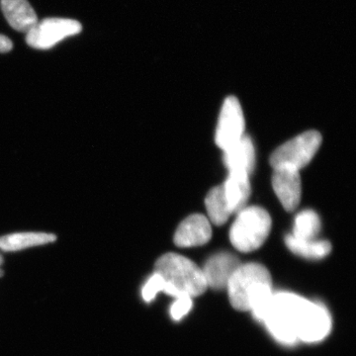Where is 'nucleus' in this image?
Instances as JSON below:
<instances>
[{"label":"nucleus","mask_w":356,"mask_h":356,"mask_svg":"<svg viewBox=\"0 0 356 356\" xmlns=\"http://www.w3.org/2000/svg\"><path fill=\"white\" fill-rule=\"evenodd\" d=\"M229 302L238 311H250L259 322L273 294V280L262 264H241L227 286Z\"/></svg>","instance_id":"obj_1"},{"label":"nucleus","mask_w":356,"mask_h":356,"mask_svg":"<svg viewBox=\"0 0 356 356\" xmlns=\"http://www.w3.org/2000/svg\"><path fill=\"white\" fill-rule=\"evenodd\" d=\"M308 300L291 292H273L261 322L280 343L292 346L298 341L302 315Z\"/></svg>","instance_id":"obj_2"},{"label":"nucleus","mask_w":356,"mask_h":356,"mask_svg":"<svg viewBox=\"0 0 356 356\" xmlns=\"http://www.w3.org/2000/svg\"><path fill=\"white\" fill-rule=\"evenodd\" d=\"M154 273L180 294L194 298L207 289L202 269L191 259L177 254H166L159 257L154 266Z\"/></svg>","instance_id":"obj_3"},{"label":"nucleus","mask_w":356,"mask_h":356,"mask_svg":"<svg viewBox=\"0 0 356 356\" xmlns=\"http://www.w3.org/2000/svg\"><path fill=\"white\" fill-rule=\"evenodd\" d=\"M271 218L259 206L245 207L238 213L229 231V241L238 252L257 250L266 242L271 229Z\"/></svg>","instance_id":"obj_4"},{"label":"nucleus","mask_w":356,"mask_h":356,"mask_svg":"<svg viewBox=\"0 0 356 356\" xmlns=\"http://www.w3.org/2000/svg\"><path fill=\"white\" fill-rule=\"evenodd\" d=\"M322 144V135L317 131H307L277 147L270 156V165L290 166L299 170L311 163Z\"/></svg>","instance_id":"obj_5"},{"label":"nucleus","mask_w":356,"mask_h":356,"mask_svg":"<svg viewBox=\"0 0 356 356\" xmlns=\"http://www.w3.org/2000/svg\"><path fill=\"white\" fill-rule=\"evenodd\" d=\"M83 30L81 22L64 18H46L26 33L28 46L37 50H49L67 37L79 34Z\"/></svg>","instance_id":"obj_6"},{"label":"nucleus","mask_w":356,"mask_h":356,"mask_svg":"<svg viewBox=\"0 0 356 356\" xmlns=\"http://www.w3.org/2000/svg\"><path fill=\"white\" fill-rule=\"evenodd\" d=\"M245 136V117L242 106L235 96H229L222 104L216 129L215 142L226 151Z\"/></svg>","instance_id":"obj_7"},{"label":"nucleus","mask_w":356,"mask_h":356,"mask_svg":"<svg viewBox=\"0 0 356 356\" xmlns=\"http://www.w3.org/2000/svg\"><path fill=\"white\" fill-rule=\"evenodd\" d=\"M331 330L332 318L327 309L308 300L299 325L298 341L318 343L329 336Z\"/></svg>","instance_id":"obj_8"},{"label":"nucleus","mask_w":356,"mask_h":356,"mask_svg":"<svg viewBox=\"0 0 356 356\" xmlns=\"http://www.w3.org/2000/svg\"><path fill=\"white\" fill-rule=\"evenodd\" d=\"M273 170V191L283 208L288 212H293L301 201L302 184L299 170L290 166H277Z\"/></svg>","instance_id":"obj_9"},{"label":"nucleus","mask_w":356,"mask_h":356,"mask_svg":"<svg viewBox=\"0 0 356 356\" xmlns=\"http://www.w3.org/2000/svg\"><path fill=\"white\" fill-rule=\"evenodd\" d=\"M241 264L240 259L229 252L212 255L201 268L207 287L214 290L227 289L229 280Z\"/></svg>","instance_id":"obj_10"},{"label":"nucleus","mask_w":356,"mask_h":356,"mask_svg":"<svg viewBox=\"0 0 356 356\" xmlns=\"http://www.w3.org/2000/svg\"><path fill=\"white\" fill-rule=\"evenodd\" d=\"M212 238L209 220L201 214L187 217L180 222L175 235V243L179 248L200 247Z\"/></svg>","instance_id":"obj_11"},{"label":"nucleus","mask_w":356,"mask_h":356,"mask_svg":"<svg viewBox=\"0 0 356 356\" xmlns=\"http://www.w3.org/2000/svg\"><path fill=\"white\" fill-rule=\"evenodd\" d=\"M8 24L18 32L27 33L38 23V16L28 0H0Z\"/></svg>","instance_id":"obj_12"},{"label":"nucleus","mask_w":356,"mask_h":356,"mask_svg":"<svg viewBox=\"0 0 356 356\" xmlns=\"http://www.w3.org/2000/svg\"><path fill=\"white\" fill-rule=\"evenodd\" d=\"M222 159L229 172H242L252 175L255 166V151L252 139L248 136H243L236 144L224 151Z\"/></svg>","instance_id":"obj_13"},{"label":"nucleus","mask_w":356,"mask_h":356,"mask_svg":"<svg viewBox=\"0 0 356 356\" xmlns=\"http://www.w3.org/2000/svg\"><path fill=\"white\" fill-rule=\"evenodd\" d=\"M225 195L231 208L232 213L238 214L247 205L250 195V175L242 172H229L225 184H222Z\"/></svg>","instance_id":"obj_14"},{"label":"nucleus","mask_w":356,"mask_h":356,"mask_svg":"<svg viewBox=\"0 0 356 356\" xmlns=\"http://www.w3.org/2000/svg\"><path fill=\"white\" fill-rule=\"evenodd\" d=\"M57 236L50 233H15L0 238V248L3 252H18L26 248L38 247L55 242Z\"/></svg>","instance_id":"obj_15"},{"label":"nucleus","mask_w":356,"mask_h":356,"mask_svg":"<svg viewBox=\"0 0 356 356\" xmlns=\"http://www.w3.org/2000/svg\"><path fill=\"white\" fill-rule=\"evenodd\" d=\"M285 243L293 254L308 259H324L332 250V245L327 241L300 240L288 235Z\"/></svg>","instance_id":"obj_16"},{"label":"nucleus","mask_w":356,"mask_h":356,"mask_svg":"<svg viewBox=\"0 0 356 356\" xmlns=\"http://www.w3.org/2000/svg\"><path fill=\"white\" fill-rule=\"evenodd\" d=\"M205 205L210 221L216 226L224 225L228 221L229 216L233 214L226 195H225L222 185L214 187L208 192L205 199Z\"/></svg>","instance_id":"obj_17"},{"label":"nucleus","mask_w":356,"mask_h":356,"mask_svg":"<svg viewBox=\"0 0 356 356\" xmlns=\"http://www.w3.org/2000/svg\"><path fill=\"white\" fill-rule=\"evenodd\" d=\"M321 231V220L312 210L302 211L295 218L292 236L300 240H316Z\"/></svg>","instance_id":"obj_18"},{"label":"nucleus","mask_w":356,"mask_h":356,"mask_svg":"<svg viewBox=\"0 0 356 356\" xmlns=\"http://www.w3.org/2000/svg\"><path fill=\"white\" fill-rule=\"evenodd\" d=\"M165 280L158 273H154L153 275L147 281L144 288H143V298L146 302L153 301L158 293L165 291Z\"/></svg>","instance_id":"obj_19"},{"label":"nucleus","mask_w":356,"mask_h":356,"mask_svg":"<svg viewBox=\"0 0 356 356\" xmlns=\"http://www.w3.org/2000/svg\"><path fill=\"white\" fill-rule=\"evenodd\" d=\"M192 308V298L189 296L180 297L175 299L170 308V315L175 321L181 320Z\"/></svg>","instance_id":"obj_20"},{"label":"nucleus","mask_w":356,"mask_h":356,"mask_svg":"<svg viewBox=\"0 0 356 356\" xmlns=\"http://www.w3.org/2000/svg\"><path fill=\"white\" fill-rule=\"evenodd\" d=\"M13 44L11 40L8 37L0 34V53H8L13 50Z\"/></svg>","instance_id":"obj_21"}]
</instances>
